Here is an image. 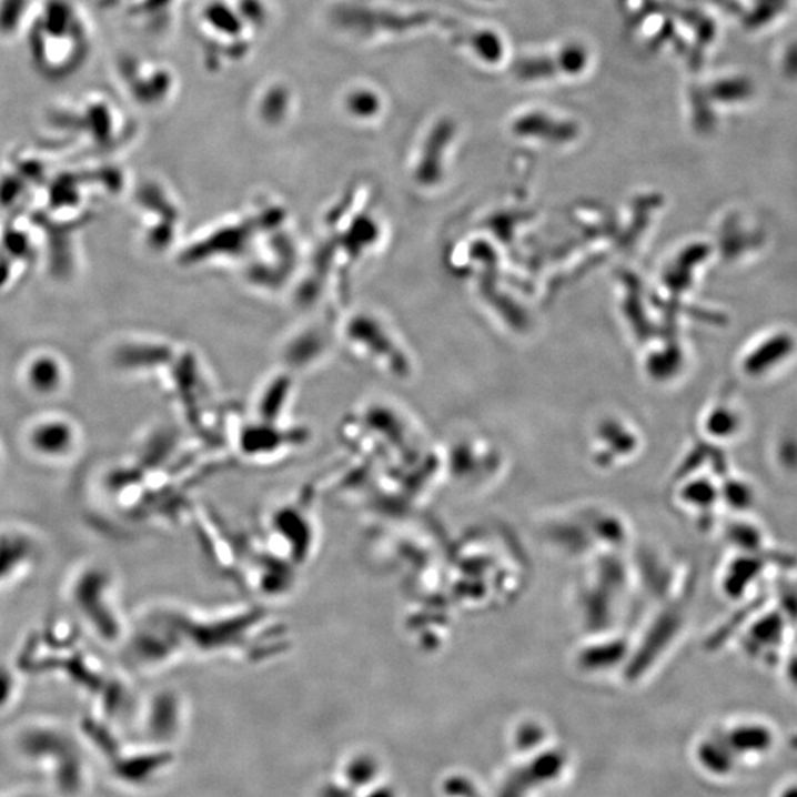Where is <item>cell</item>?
<instances>
[{"label":"cell","mask_w":797,"mask_h":797,"mask_svg":"<svg viewBox=\"0 0 797 797\" xmlns=\"http://www.w3.org/2000/svg\"><path fill=\"white\" fill-rule=\"evenodd\" d=\"M21 749L30 758H52L57 763V785L65 795H75L82 786V760L73 741L52 729H31L21 738Z\"/></svg>","instance_id":"cell-2"},{"label":"cell","mask_w":797,"mask_h":797,"mask_svg":"<svg viewBox=\"0 0 797 797\" xmlns=\"http://www.w3.org/2000/svg\"><path fill=\"white\" fill-rule=\"evenodd\" d=\"M16 692V678L7 666L0 665V707H4L11 702Z\"/></svg>","instance_id":"cell-9"},{"label":"cell","mask_w":797,"mask_h":797,"mask_svg":"<svg viewBox=\"0 0 797 797\" xmlns=\"http://www.w3.org/2000/svg\"><path fill=\"white\" fill-rule=\"evenodd\" d=\"M727 745L734 755H765L773 749L774 737L764 725H743L729 736Z\"/></svg>","instance_id":"cell-5"},{"label":"cell","mask_w":797,"mask_h":797,"mask_svg":"<svg viewBox=\"0 0 797 797\" xmlns=\"http://www.w3.org/2000/svg\"><path fill=\"white\" fill-rule=\"evenodd\" d=\"M169 763L170 756L168 755L134 756L132 759H124L120 765L118 764L115 771H118V776L123 778L124 781L143 783L148 780L151 774H155L161 767L169 765Z\"/></svg>","instance_id":"cell-6"},{"label":"cell","mask_w":797,"mask_h":797,"mask_svg":"<svg viewBox=\"0 0 797 797\" xmlns=\"http://www.w3.org/2000/svg\"><path fill=\"white\" fill-rule=\"evenodd\" d=\"M57 366L51 362H39L38 365H34L31 382L34 383V387H38L39 391L49 392L57 386Z\"/></svg>","instance_id":"cell-8"},{"label":"cell","mask_w":797,"mask_h":797,"mask_svg":"<svg viewBox=\"0 0 797 797\" xmlns=\"http://www.w3.org/2000/svg\"><path fill=\"white\" fill-rule=\"evenodd\" d=\"M702 755L703 763H705L707 769H710V771L725 776V774L732 773L734 769L736 755L729 749L728 745L709 743Z\"/></svg>","instance_id":"cell-7"},{"label":"cell","mask_w":797,"mask_h":797,"mask_svg":"<svg viewBox=\"0 0 797 797\" xmlns=\"http://www.w3.org/2000/svg\"><path fill=\"white\" fill-rule=\"evenodd\" d=\"M777 797H797V783H790V785L783 787Z\"/></svg>","instance_id":"cell-10"},{"label":"cell","mask_w":797,"mask_h":797,"mask_svg":"<svg viewBox=\"0 0 797 797\" xmlns=\"http://www.w3.org/2000/svg\"><path fill=\"white\" fill-rule=\"evenodd\" d=\"M29 441L39 455L61 458L73 450L74 432L65 421H47L31 430Z\"/></svg>","instance_id":"cell-4"},{"label":"cell","mask_w":797,"mask_h":797,"mask_svg":"<svg viewBox=\"0 0 797 797\" xmlns=\"http://www.w3.org/2000/svg\"><path fill=\"white\" fill-rule=\"evenodd\" d=\"M320 797H397L384 776L382 763L370 751H356L342 759Z\"/></svg>","instance_id":"cell-1"},{"label":"cell","mask_w":797,"mask_h":797,"mask_svg":"<svg viewBox=\"0 0 797 797\" xmlns=\"http://www.w3.org/2000/svg\"><path fill=\"white\" fill-rule=\"evenodd\" d=\"M104 577L100 573L92 571L87 572L80 577L79 584L75 585V604L84 615L98 625L101 633L107 635L113 634V616L102 603V594H104Z\"/></svg>","instance_id":"cell-3"}]
</instances>
